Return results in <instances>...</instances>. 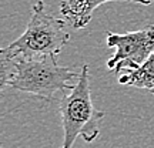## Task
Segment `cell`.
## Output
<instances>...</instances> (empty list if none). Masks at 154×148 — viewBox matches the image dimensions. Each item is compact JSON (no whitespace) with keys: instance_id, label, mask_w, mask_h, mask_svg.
Wrapping results in <instances>:
<instances>
[{"instance_id":"ba28073f","label":"cell","mask_w":154,"mask_h":148,"mask_svg":"<svg viewBox=\"0 0 154 148\" xmlns=\"http://www.w3.org/2000/svg\"><path fill=\"white\" fill-rule=\"evenodd\" d=\"M2 148H3V147H2Z\"/></svg>"},{"instance_id":"8992f818","label":"cell","mask_w":154,"mask_h":148,"mask_svg":"<svg viewBox=\"0 0 154 148\" xmlns=\"http://www.w3.org/2000/svg\"><path fill=\"white\" fill-rule=\"evenodd\" d=\"M119 83L136 88H143L154 94V51L138 70L119 77Z\"/></svg>"},{"instance_id":"6da1fadb","label":"cell","mask_w":154,"mask_h":148,"mask_svg":"<svg viewBox=\"0 0 154 148\" xmlns=\"http://www.w3.org/2000/svg\"><path fill=\"white\" fill-rule=\"evenodd\" d=\"M80 73L57 64L56 57L26 59L0 50V87H11L44 101L61 98L76 87Z\"/></svg>"},{"instance_id":"7a4b0ae2","label":"cell","mask_w":154,"mask_h":148,"mask_svg":"<svg viewBox=\"0 0 154 148\" xmlns=\"http://www.w3.org/2000/svg\"><path fill=\"white\" fill-rule=\"evenodd\" d=\"M59 113L64 132L61 148H72L77 137H82L86 143H91L100 134V124L104 118V113L94 108L91 101L87 64L82 67L76 87L60 98Z\"/></svg>"},{"instance_id":"52a82bcc","label":"cell","mask_w":154,"mask_h":148,"mask_svg":"<svg viewBox=\"0 0 154 148\" xmlns=\"http://www.w3.org/2000/svg\"><path fill=\"white\" fill-rule=\"evenodd\" d=\"M151 2H154V0H151Z\"/></svg>"},{"instance_id":"277c9868","label":"cell","mask_w":154,"mask_h":148,"mask_svg":"<svg viewBox=\"0 0 154 148\" xmlns=\"http://www.w3.org/2000/svg\"><path fill=\"white\" fill-rule=\"evenodd\" d=\"M106 43L114 49V54L107 61L109 70L120 77L138 70L154 51V24L137 32L124 34L106 32Z\"/></svg>"},{"instance_id":"5b68a950","label":"cell","mask_w":154,"mask_h":148,"mask_svg":"<svg viewBox=\"0 0 154 148\" xmlns=\"http://www.w3.org/2000/svg\"><path fill=\"white\" fill-rule=\"evenodd\" d=\"M107 2H131L143 6H149L151 0H61L60 13L73 29L86 27L93 16V11Z\"/></svg>"},{"instance_id":"3957f363","label":"cell","mask_w":154,"mask_h":148,"mask_svg":"<svg viewBox=\"0 0 154 148\" xmlns=\"http://www.w3.org/2000/svg\"><path fill=\"white\" fill-rule=\"evenodd\" d=\"M66 24V20L47 13L44 3L37 0L32 7V17L24 33L5 47V50L9 54L23 56L26 59L56 57L70 40Z\"/></svg>"}]
</instances>
